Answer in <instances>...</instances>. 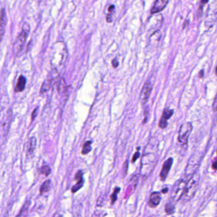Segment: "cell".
Masks as SVG:
<instances>
[{
	"label": "cell",
	"instance_id": "5b68a950",
	"mask_svg": "<svg viewBox=\"0 0 217 217\" xmlns=\"http://www.w3.org/2000/svg\"><path fill=\"white\" fill-rule=\"evenodd\" d=\"M153 89V85L150 82H148L144 84L142 90L140 93L139 100L141 103L143 105H145L150 96Z\"/></svg>",
	"mask_w": 217,
	"mask_h": 217
},
{
	"label": "cell",
	"instance_id": "3957f363",
	"mask_svg": "<svg viewBox=\"0 0 217 217\" xmlns=\"http://www.w3.org/2000/svg\"><path fill=\"white\" fill-rule=\"evenodd\" d=\"M192 131V124L190 122H186L182 124L178 133V140L181 144H187L190 135Z\"/></svg>",
	"mask_w": 217,
	"mask_h": 217
},
{
	"label": "cell",
	"instance_id": "ffe728a7",
	"mask_svg": "<svg viewBox=\"0 0 217 217\" xmlns=\"http://www.w3.org/2000/svg\"><path fill=\"white\" fill-rule=\"evenodd\" d=\"M197 17L198 18H200L202 15V5H200L199 8H198V11H197Z\"/></svg>",
	"mask_w": 217,
	"mask_h": 217
},
{
	"label": "cell",
	"instance_id": "52a82bcc",
	"mask_svg": "<svg viewBox=\"0 0 217 217\" xmlns=\"http://www.w3.org/2000/svg\"><path fill=\"white\" fill-rule=\"evenodd\" d=\"M174 113V110L172 109L165 108L163 112L161 118L159 123V127L160 129H165L168 126V120L172 117Z\"/></svg>",
	"mask_w": 217,
	"mask_h": 217
},
{
	"label": "cell",
	"instance_id": "9c48e42d",
	"mask_svg": "<svg viewBox=\"0 0 217 217\" xmlns=\"http://www.w3.org/2000/svg\"><path fill=\"white\" fill-rule=\"evenodd\" d=\"M161 201V195L160 192H154L150 194L148 200V205L151 208H155L158 206Z\"/></svg>",
	"mask_w": 217,
	"mask_h": 217
},
{
	"label": "cell",
	"instance_id": "ba28073f",
	"mask_svg": "<svg viewBox=\"0 0 217 217\" xmlns=\"http://www.w3.org/2000/svg\"><path fill=\"white\" fill-rule=\"evenodd\" d=\"M168 2L169 0H156L154 6L150 10V13L152 14H154L162 11L166 7Z\"/></svg>",
	"mask_w": 217,
	"mask_h": 217
},
{
	"label": "cell",
	"instance_id": "9a60e30c",
	"mask_svg": "<svg viewBox=\"0 0 217 217\" xmlns=\"http://www.w3.org/2000/svg\"><path fill=\"white\" fill-rule=\"evenodd\" d=\"M50 186H51V182L50 180H46L45 181L43 184L41 185L40 187V194H43L44 193L47 192L50 189Z\"/></svg>",
	"mask_w": 217,
	"mask_h": 217
},
{
	"label": "cell",
	"instance_id": "4316f807",
	"mask_svg": "<svg viewBox=\"0 0 217 217\" xmlns=\"http://www.w3.org/2000/svg\"><path fill=\"white\" fill-rule=\"evenodd\" d=\"M168 192V188H166V187H165V188H164V189H163L161 191V192L163 193V194H165V193H167Z\"/></svg>",
	"mask_w": 217,
	"mask_h": 217
},
{
	"label": "cell",
	"instance_id": "e0dca14e",
	"mask_svg": "<svg viewBox=\"0 0 217 217\" xmlns=\"http://www.w3.org/2000/svg\"><path fill=\"white\" fill-rule=\"evenodd\" d=\"M120 189L119 188V187H116V188L114 189L113 192L111 195V197H110V198H111L112 205H113V204L115 203V202L117 201V194L119 193V192H120Z\"/></svg>",
	"mask_w": 217,
	"mask_h": 217
},
{
	"label": "cell",
	"instance_id": "44dd1931",
	"mask_svg": "<svg viewBox=\"0 0 217 217\" xmlns=\"http://www.w3.org/2000/svg\"><path fill=\"white\" fill-rule=\"evenodd\" d=\"M139 155H140V154H139V152H136L134 154V156H133V159H132V163H134V162L139 158Z\"/></svg>",
	"mask_w": 217,
	"mask_h": 217
},
{
	"label": "cell",
	"instance_id": "8992f818",
	"mask_svg": "<svg viewBox=\"0 0 217 217\" xmlns=\"http://www.w3.org/2000/svg\"><path fill=\"white\" fill-rule=\"evenodd\" d=\"M173 164V159L172 157H169L164 162V163L162 167L161 171L160 173V180L162 181H164L166 180L167 176L169 174V172L171 169L172 165Z\"/></svg>",
	"mask_w": 217,
	"mask_h": 217
},
{
	"label": "cell",
	"instance_id": "4dcf8cb0",
	"mask_svg": "<svg viewBox=\"0 0 217 217\" xmlns=\"http://www.w3.org/2000/svg\"><path fill=\"white\" fill-rule=\"evenodd\" d=\"M208 2V0H201V3H202V5H204V4H206Z\"/></svg>",
	"mask_w": 217,
	"mask_h": 217
},
{
	"label": "cell",
	"instance_id": "2e32d148",
	"mask_svg": "<svg viewBox=\"0 0 217 217\" xmlns=\"http://www.w3.org/2000/svg\"><path fill=\"white\" fill-rule=\"evenodd\" d=\"M175 211V207L174 204L171 202H168L165 206V211L168 215H172Z\"/></svg>",
	"mask_w": 217,
	"mask_h": 217
},
{
	"label": "cell",
	"instance_id": "cb8c5ba5",
	"mask_svg": "<svg viewBox=\"0 0 217 217\" xmlns=\"http://www.w3.org/2000/svg\"><path fill=\"white\" fill-rule=\"evenodd\" d=\"M114 9H115V7H114V5H110L109 7H108V11L109 12H113V11H114Z\"/></svg>",
	"mask_w": 217,
	"mask_h": 217
},
{
	"label": "cell",
	"instance_id": "277c9868",
	"mask_svg": "<svg viewBox=\"0 0 217 217\" xmlns=\"http://www.w3.org/2000/svg\"><path fill=\"white\" fill-rule=\"evenodd\" d=\"M185 183L186 181L184 180H180L177 181L174 185L171 194V197L174 201H178L181 199Z\"/></svg>",
	"mask_w": 217,
	"mask_h": 217
},
{
	"label": "cell",
	"instance_id": "7402d4cb",
	"mask_svg": "<svg viewBox=\"0 0 217 217\" xmlns=\"http://www.w3.org/2000/svg\"><path fill=\"white\" fill-rule=\"evenodd\" d=\"M37 113H38V108H36L35 109V110L32 113V115H31V117H32V120H33L34 119H35V118L37 116Z\"/></svg>",
	"mask_w": 217,
	"mask_h": 217
},
{
	"label": "cell",
	"instance_id": "6da1fadb",
	"mask_svg": "<svg viewBox=\"0 0 217 217\" xmlns=\"http://www.w3.org/2000/svg\"><path fill=\"white\" fill-rule=\"evenodd\" d=\"M200 176L197 171L192 174L189 180L186 181L181 198L184 201H189L192 199L197 192L199 184Z\"/></svg>",
	"mask_w": 217,
	"mask_h": 217
},
{
	"label": "cell",
	"instance_id": "d6986e66",
	"mask_svg": "<svg viewBox=\"0 0 217 217\" xmlns=\"http://www.w3.org/2000/svg\"><path fill=\"white\" fill-rule=\"evenodd\" d=\"M29 206H30V202L29 201H27L25 203V205L23 206L22 210H20V213L18 215V216H20V215H24V213H27L28 210V208L29 207Z\"/></svg>",
	"mask_w": 217,
	"mask_h": 217
},
{
	"label": "cell",
	"instance_id": "4fadbf2b",
	"mask_svg": "<svg viewBox=\"0 0 217 217\" xmlns=\"http://www.w3.org/2000/svg\"><path fill=\"white\" fill-rule=\"evenodd\" d=\"M36 139L35 137H32L29 139L27 143V148H28V153L29 154H32L34 150L36 148Z\"/></svg>",
	"mask_w": 217,
	"mask_h": 217
},
{
	"label": "cell",
	"instance_id": "f1b7e54d",
	"mask_svg": "<svg viewBox=\"0 0 217 217\" xmlns=\"http://www.w3.org/2000/svg\"><path fill=\"white\" fill-rule=\"evenodd\" d=\"M203 75H204V71L202 70V71H200V73H199V77L202 78L203 76Z\"/></svg>",
	"mask_w": 217,
	"mask_h": 217
},
{
	"label": "cell",
	"instance_id": "484cf974",
	"mask_svg": "<svg viewBox=\"0 0 217 217\" xmlns=\"http://www.w3.org/2000/svg\"><path fill=\"white\" fill-rule=\"evenodd\" d=\"M212 168H213V169L215 170V171H216V159L213 161V163Z\"/></svg>",
	"mask_w": 217,
	"mask_h": 217
},
{
	"label": "cell",
	"instance_id": "d4e9b609",
	"mask_svg": "<svg viewBox=\"0 0 217 217\" xmlns=\"http://www.w3.org/2000/svg\"><path fill=\"white\" fill-rule=\"evenodd\" d=\"M106 20H107L108 22H111L112 21V16L110 15H107V17H106Z\"/></svg>",
	"mask_w": 217,
	"mask_h": 217
},
{
	"label": "cell",
	"instance_id": "603a6c76",
	"mask_svg": "<svg viewBox=\"0 0 217 217\" xmlns=\"http://www.w3.org/2000/svg\"><path fill=\"white\" fill-rule=\"evenodd\" d=\"M112 65H113V67H117L118 66V62L116 60V59H114V60H113V61H112Z\"/></svg>",
	"mask_w": 217,
	"mask_h": 217
},
{
	"label": "cell",
	"instance_id": "5bb4252c",
	"mask_svg": "<svg viewBox=\"0 0 217 217\" xmlns=\"http://www.w3.org/2000/svg\"><path fill=\"white\" fill-rule=\"evenodd\" d=\"M91 144H92V141H87L86 142L84 143L82 150V155H87L92 150Z\"/></svg>",
	"mask_w": 217,
	"mask_h": 217
},
{
	"label": "cell",
	"instance_id": "ac0fdd59",
	"mask_svg": "<svg viewBox=\"0 0 217 217\" xmlns=\"http://www.w3.org/2000/svg\"><path fill=\"white\" fill-rule=\"evenodd\" d=\"M51 169L48 166V165H44L40 169V173L41 174H44L45 176H47L50 174Z\"/></svg>",
	"mask_w": 217,
	"mask_h": 217
},
{
	"label": "cell",
	"instance_id": "83f0119b",
	"mask_svg": "<svg viewBox=\"0 0 217 217\" xmlns=\"http://www.w3.org/2000/svg\"><path fill=\"white\" fill-rule=\"evenodd\" d=\"M189 20H185V23H184V28H186V26H187H187H188V25H189Z\"/></svg>",
	"mask_w": 217,
	"mask_h": 217
},
{
	"label": "cell",
	"instance_id": "30bf717a",
	"mask_svg": "<svg viewBox=\"0 0 217 217\" xmlns=\"http://www.w3.org/2000/svg\"><path fill=\"white\" fill-rule=\"evenodd\" d=\"M75 180H76V184L73 187L71 191L73 193H75L77 192L78 190L82 188L83 185V172L82 171H78L75 174Z\"/></svg>",
	"mask_w": 217,
	"mask_h": 217
},
{
	"label": "cell",
	"instance_id": "8fae6325",
	"mask_svg": "<svg viewBox=\"0 0 217 217\" xmlns=\"http://www.w3.org/2000/svg\"><path fill=\"white\" fill-rule=\"evenodd\" d=\"M26 84V79L23 75H20L17 82V85L15 87V92H20L24 90Z\"/></svg>",
	"mask_w": 217,
	"mask_h": 217
},
{
	"label": "cell",
	"instance_id": "7c38bea8",
	"mask_svg": "<svg viewBox=\"0 0 217 217\" xmlns=\"http://www.w3.org/2000/svg\"><path fill=\"white\" fill-rule=\"evenodd\" d=\"M5 28V12L3 9L0 12V41H1Z\"/></svg>",
	"mask_w": 217,
	"mask_h": 217
},
{
	"label": "cell",
	"instance_id": "f546056e",
	"mask_svg": "<svg viewBox=\"0 0 217 217\" xmlns=\"http://www.w3.org/2000/svg\"><path fill=\"white\" fill-rule=\"evenodd\" d=\"M216 97L215 98V100H214V103H213V108H214V110L215 111H216Z\"/></svg>",
	"mask_w": 217,
	"mask_h": 217
},
{
	"label": "cell",
	"instance_id": "7a4b0ae2",
	"mask_svg": "<svg viewBox=\"0 0 217 217\" xmlns=\"http://www.w3.org/2000/svg\"><path fill=\"white\" fill-rule=\"evenodd\" d=\"M29 30H30L29 25L27 23H25L23 25L22 31L17 38L15 43L13 45V52L15 55H18L22 50L29 35Z\"/></svg>",
	"mask_w": 217,
	"mask_h": 217
}]
</instances>
